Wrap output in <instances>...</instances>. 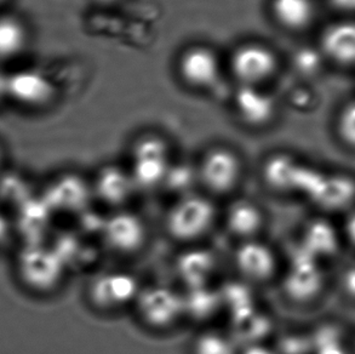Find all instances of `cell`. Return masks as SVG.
<instances>
[{
  "mask_svg": "<svg viewBox=\"0 0 355 354\" xmlns=\"http://www.w3.org/2000/svg\"><path fill=\"white\" fill-rule=\"evenodd\" d=\"M68 268L49 242L19 243L12 249V274L24 292L46 297L61 287Z\"/></svg>",
  "mask_w": 355,
  "mask_h": 354,
  "instance_id": "1",
  "label": "cell"
},
{
  "mask_svg": "<svg viewBox=\"0 0 355 354\" xmlns=\"http://www.w3.org/2000/svg\"><path fill=\"white\" fill-rule=\"evenodd\" d=\"M101 4H106V5H112V4H116V3H119V1H121V0H98Z\"/></svg>",
  "mask_w": 355,
  "mask_h": 354,
  "instance_id": "33",
  "label": "cell"
},
{
  "mask_svg": "<svg viewBox=\"0 0 355 354\" xmlns=\"http://www.w3.org/2000/svg\"><path fill=\"white\" fill-rule=\"evenodd\" d=\"M226 72V58L207 44L196 43L184 47L175 62L178 81L183 87L194 92L214 90Z\"/></svg>",
  "mask_w": 355,
  "mask_h": 354,
  "instance_id": "6",
  "label": "cell"
},
{
  "mask_svg": "<svg viewBox=\"0 0 355 354\" xmlns=\"http://www.w3.org/2000/svg\"><path fill=\"white\" fill-rule=\"evenodd\" d=\"M340 228L345 245H348L355 251V206L343 215Z\"/></svg>",
  "mask_w": 355,
  "mask_h": 354,
  "instance_id": "29",
  "label": "cell"
},
{
  "mask_svg": "<svg viewBox=\"0 0 355 354\" xmlns=\"http://www.w3.org/2000/svg\"><path fill=\"white\" fill-rule=\"evenodd\" d=\"M8 73L9 71L0 65V106L8 101Z\"/></svg>",
  "mask_w": 355,
  "mask_h": 354,
  "instance_id": "31",
  "label": "cell"
},
{
  "mask_svg": "<svg viewBox=\"0 0 355 354\" xmlns=\"http://www.w3.org/2000/svg\"><path fill=\"white\" fill-rule=\"evenodd\" d=\"M304 160L293 154L279 152L270 154L262 165V181L270 191L282 194H298Z\"/></svg>",
  "mask_w": 355,
  "mask_h": 354,
  "instance_id": "19",
  "label": "cell"
},
{
  "mask_svg": "<svg viewBox=\"0 0 355 354\" xmlns=\"http://www.w3.org/2000/svg\"><path fill=\"white\" fill-rule=\"evenodd\" d=\"M231 102L236 119L248 129H267L278 117V101L267 87H236Z\"/></svg>",
  "mask_w": 355,
  "mask_h": 354,
  "instance_id": "13",
  "label": "cell"
},
{
  "mask_svg": "<svg viewBox=\"0 0 355 354\" xmlns=\"http://www.w3.org/2000/svg\"><path fill=\"white\" fill-rule=\"evenodd\" d=\"M134 310L139 323L155 332L171 330L186 319L182 292L162 284L142 287Z\"/></svg>",
  "mask_w": 355,
  "mask_h": 354,
  "instance_id": "7",
  "label": "cell"
},
{
  "mask_svg": "<svg viewBox=\"0 0 355 354\" xmlns=\"http://www.w3.org/2000/svg\"><path fill=\"white\" fill-rule=\"evenodd\" d=\"M194 186H199L197 163L175 159L162 188H166L168 192L176 194V198H180L193 193Z\"/></svg>",
  "mask_w": 355,
  "mask_h": 354,
  "instance_id": "25",
  "label": "cell"
},
{
  "mask_svg": "<svg viewBox=\"0 0 355 354\" xmlns=\"http://www.w3.org/2000/svg\"><path fill=\"white\" fill-rule=\"evenodd\" d=\"M199 187L214 199L230 196L241 186L244 160L239 152L227 144H214L202 152L197 162Z\"/></svg>",
  "mask_w": 355,
  "mask_h": 354,
  "instance_id": "5",
  "label": "cell"
},
{
  "mask_svg": "<svg viewBox=\"0 0 355 354\" xmlns=\"http://www.w3.org/2000/svg\"><path fill=\"white\" fill-rule=\"evenodd\" d=\"M141 289L137 277L128 271L98 273L87 284V301L96 311L116 313L134 307Z\"/></svg>",
  "mask_w": 355,
  "mask_h": 354,
  "instance_id": "8",
  "label": "cell"
},
{
  "mask_svg": "<svg viewBox=\"0 0 355 354\" xmlns=\"http://www.w3.org/2000/svg\"><path fill=\"white\" fill-rule=\"evenodd\" d=\"M353 354H355V341H354V345H353Z\"/></svg>",
  "mask_w": 355,
  "mask_h": 354,
  "instance_id": "35",
  "label": "cell"
},
{
  "mask_svg": "<svg viewBox=\"0 0 355 354\" xmlns=\"http://www.w3.org/2000/svg\"><path fill=\"white\" fill-rule=\"evenodd\" d=\"M58 87L50 74L38 68H17L8 73V101L29 112L53 107Z\"/></svg>",
  "mask_w": 355,
  "mask_h": 354,
  "instance_id": "9",
  "label": "cell"
},
{
  "mask_svg": "<svg viewBox=\"0 0 355 354\" xmlns=\"http://www.w3.org/2000/svg\"><path fill=\"white\" fill-rule=\"evenodd\" d=\"M32 33L19 15L0 11V65L12 62L27 53Z\"/></svg>",
  "mask_w": 355,
  "mask_h": 354,
  "instance_id": "22",
  "label": "cell"
},
{
  "mask_svg": "<svg viewBox=\"0 0 355 354\" xmlns=\"http://www.w3.org/2000/svg\"><path fill=\"white\" fill-rule=\"evenodd\" d=\"M220 211L216 201L204 192L175 198L164 216V230L170 239L187 246L198 245L211 233Z\"/></svg>",
  "mask_w": 355,
  "mask_h": 354,
  "instance_id": "2",
  "label": "cell"
},
{
  "mask_svg": "<svg viewBox=\"0 0 355 354\" xmlns=\"http://www.w3.org/2000/svg\"><path fill=\"white\" fill-rule=\"evenodd\" d=\"M92 194L112 211L128 209L137 187L126 165L107 163L92 178Z\"/></svg>",
  "mask_w": 355,
  "mask_h": 354,
  "instance_id": "14",
  "label": "cell"
},
{
  "mask_svg": "<svg viewBox=\"0 0 355 354\" xmlns=\"http://www.w3.org/2000/svg\"><path fill=\"white\" fill-rule=\"evenodd\" d=\"M337 280L342 295L346 297L347 300L355 303V262L342 268Z\"/></svg>",
  "mask_w": 355,
  "mask_h": 354,
  "instance_id": "27",
  "label": "cell"
},
{
  "mask_svg": "<svg viewBox=\"0 0 355 354\" xmlns=\"http://www.w3.org/2000/svg\"><path fill=\"white\" fill-rule=\"evenodd\" d=\"M329 4L343 16L355 17V0H329Z\"/></svg>",
  "mask_w": 355,
  "mask_h": 354,
  "instance_id": "30",
  "label": "cell"
},
{
  "mask_svg": "<svg viewBox=\"0 0 355 354\" xmlns=\"http://www.w3.org/2000/svg\"><path fill=\"white\" fill-rule=\"evenodd\" d=\"M10 0H0V9L4 6L5 4H8Z\"/></svg>",
  "mask_w": 355,
  "mask_h": 354,
  "instance_id": "34",
  "label": "cell"
},
{
  "mask_svg": "<svg viewBox=\"0 0 355 354\" xmlns=\"http://www.w3.org/2000/svg\"><path fill=\"white\" fill-rule=\"evenodd\" d=\"M11 240H15L17 244L12 219L9 212L0 206V251L11 250Z\"/></svg>",
  "mask_w": 355,
  "mask_h": 354,
  "instance_id": "28",
  "label": "cell"
},
{
  "mask_svg": "<svg viewBox=\"0 0 355 354\" xmlns=\"http://www.w3.org/2000/svg\"><path fill=\"white\" fill-rule=\"evenodd\" d=\"M105 248L120 258L139 254L148 243L149 230L144 217L129 209L112 211L100 232Z\"/></svg>",
  "mask_w": 355,
  "mask_h": 354,
  "instance_id": "10",
  "label": "cell"
},
{
  "mask_svg": "<svg viewBox=\"0 0 355 354\" xmlns=\"http://www.w3.org/2000/svg\"><path fill=\"white\" fill-rule=\"evenodd\" d=\"M343 245L340 226L334 227L327 219L312 221L302 233L301 248H304V255L320 264L334 258Z\"/></svg>",
  "mask_w": 355,
  "mask_h": 354,
  "instance_id": "21",
  "label": "cell"
},
{
  "mask_svg": "<svg viewBox=\"0 0 355 354\" xmlns=\"http://www.w3.org/2000/svg\"><path fill=\"white\" fill-rule=\"evenodd\" d=\"M233 266L240 279L254 287L268 284L280 272L277 251L261 238L238 243L233 253Z\"/></svg>",
  "mask_w": 355,
  "mask_h": 354,
  "instance_id": "12",
  "label": "cell"
},
{
  "mask_svg": "<svg viewBox=\"0 0 355 354\" xmlns=\"http://www.w3.org/2000/svg\"><path fill=\"white\" fill-rule=\"evenodd\" d=\"M318 51L334 66L355 68L354 16H343L327 24L318 37Z\"/></svg>",
  "mask_w": 355,
  "mask_h": 354,
  "instance_id": "15",
  "label": "cell"
},
{
  "mask_svg": "<svg viewBox=\"0 0 355 354\" xmlns=\"http://www.w3.org/2000/svg\"><path fill=\"white\" fill-rule=\"evenodd\" d=\"M8 158H9V153H8V149L5 146L4 142L0 140V175L3 174L5 169L9 167L8 163Z\"/></svg>",
  "mask_w": 355,
  "mask_h": 354,
  "instance_id": "32",
  "label": "cell"
},
{
  "mask_svg": "<svg viewBox=\"0 0 355 354\" xmlns=\"http://www.w3.org/2000/svg\"><path fill=\"white\" fill-rule=\"evenodd\" d=\"M173 160L168 140L157 133H144L131 144L126 167L137 191H153L163 187Z\"/></svg>",
  "mask_w": 355,
  "mask_h": 354,
  "instance_id": "3",
  "label": "cell"
},
{
  "mask_svg": "<svg viewBox=\"0 0 355 354\" xmlns=\"http://www.w3.org/2000/svg\"><path fill=\"white\" fill-rule=\"evenodd\" d=\"M55 214H82L94 199L92 178L77 171H63L51 177L39 193Z\"/></svg>",
  "mask_w": 355,
  "mask_h": 354,
  "instance_id": "11",
  "label": "cell"
},
{
  "mask_svg": "<svg viewBox=\"0 0 355 354\" xmlns=\"http://www.w3.org/2000/svg\"><path fill=\"white\" fill-rule=\"evenodd\" d=\"M335 134L343 149L355 153V99L346 102L338 110Z\"/></svg>",
  "mask_w": 355,
  "mask_h": 354,
  "instance_id": "26",
  "label": "cell"
},
{
  "mask_svg": "<svg viewBox=\"0 0 355 354\" xmlns=\"http://www.w3.org/2000/svg\"><path fill=\"white\" fill-rule=\"evenodd\" d=\"M324 268L315 260L303 255L291 261L285 276V292L293 301L308 302L317 297L324 285Z\"/></svg>",
  "mask_w": 355,
  "mask_h": 354,
  "instance_id": "17",
  "label": "cell"
},
{
  "mask_svg": "<svg viewBox=\"0 0 355 354\" xmlns=\"http://www.w3.org/2000/svg\"><path fill=\"white\" fill-rule=\"evenodd\" d=\"M268 10L274 24L291 34L312 28L318 19L314 0H268Z\"/></svg>",
  "mask_w": 355,
  "mask_h": 354,
  "instance_id": "20",
  "label": "cell"
},
{
  "mask_svg": "<svg viewBox=\"0 0 355 354\" xmlns=\"http://www.w3.org/2000/svg\"><path fill=\"white\" fill-rule=\"evenodd\" d=\"M217 258L209 249L199 245L187 246L178 256L175 272L184 289L211 285L212 277L216 274Z\"/></svg>",
  "mask_w": 355,
  "mask_h": 354,
  "instance_id": "18",
  "label": "cell"
},
{
  "mask_svg": "<svg viewBox=\"0 0 355 354\" xmlns=\"http://www.w3.org/2000/svg\"><path fill=\"white\" fill-rule=\"evenodd\" d=\"M227 73L236 87H267L282 69L278 51L259 40H245L226 58Z\"/></svg>",
  "mask_w": 355,
  "mask_h": 354,
  "instance_id": "4",
  "label": "cell"
},
{
  "mask_svg": "<svg viewBox=\"0 0 355 354\" xmlns=\"http://www.w3.org/2000/svg\"><path fill=\"white\" fill-rule=\"evenodd\" d=\"M191 354H239V347L231 332L205 329L193 339Z\"/></svg>",
  "mask_w": 355,
  "mask_h": 354,
  "instance_id": "24",
  "label": "cell"
},
{
  "mask_svg": "<svg viewBox=\"0 0 355 354\" xmlns=\"http://www.w3.org/2000/svg\"><path fill=\"white\" fill-rule=\"evenodd\" d=\"M222 221L228 235L238 243L259 239L267 226V215L259 203L236 198L223 211Z\"/></svg>",
  "mask_w": 355,
  "mask_h": 354,
  "instance_id": "16",
  "label": "cell"
},
{
  "mask_svg": "<svg viewBox=\"0 0 355 354\" xmlns=\"http://www.w3.org/2000/svg\"><path fill=\"white\" fill-rule=\"evenodd\" d=\"M184 317L194 321H210L222 307L220 292L211 285L186 289L182 292Z\"/></svg>",
  "mask_w": 355,
  "mask_h": 354,
  "instance_id": "23",
  "label": "cell"
}]
</instances>
